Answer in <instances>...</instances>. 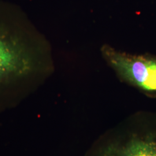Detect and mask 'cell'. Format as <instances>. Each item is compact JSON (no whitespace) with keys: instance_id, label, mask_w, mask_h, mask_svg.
I'll return each mask as SVG.
<instances>
[{"instance_id":"1","label":"cell","mask_w":156,"mask_h":156,"mask_svg":"<svg viewBox=\"0 0 156 156\" xmlns=\"http://www.w3.org/2000/svg\"><path fill=\"white\" fill-rule=\"evenodd\" d=\"M53 71L49 41L22 9L0 0V112L21 103Z\"/></svg>"},{"instance_id":"2","label":"cell","mask_w":156,"mask_h":156,"mask_svg":"<svg viewBox=\"0 0 156 156\" xmlns=\"http://www.w3.org/2000/svg\"><path fill=\"white\" fill-rule=\"evenodd\" d=\"M101 53L119 79L149 96H156V55H134L103 45Z\"/></svg>"},{"instance_id":"3","label":"cell","mask_w":156,"mask_h":156,"mask_svg":"<svg viewBox=\"0 0 156 156\" xmlns=\"http://www.w3.org/2000/svg\"><path fill=\"white\" fill-rule=\"evenodd\" d=\"M100 156H156V138L133 134L106 146Z\"/></svg>"}]
</instances>
